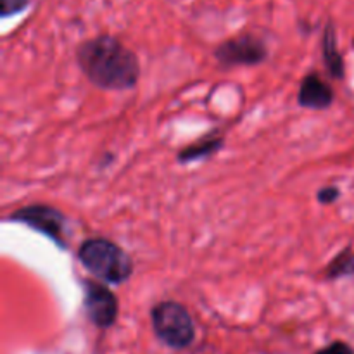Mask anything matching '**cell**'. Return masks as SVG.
I'll list each match as a JSON object with an SVG mask.
<instances>
[{
	"mask_svg": "<svg viewBox=\"0 0 354 354\" xmlns=\"http://www.w3.org/2000/svg\"><path fill=\"white\" fill-rule=\"evenodd\" d=\"M31 0H0V17L7 19L10 16L21 14L28 9Z\"/></svg>",
	"mask_w": 354,
	"mask_h": 354,
	"instance_id": "obj_11",
	"label": "cell"
},
{
	"mask_svg": "<svg viewBox=\"0 0 354 354\" xmlns=\"http://www.w3.org/2000/svg\"><path fill=\"white\" fill-rule=\"evenodd\" d=\"M317 197L322 204H332L341 197V190L337 187H324Z\"/></svg>",
	"mask_w": 354,
	"mask_h": 354,
	"instance_id": "obj_13",
	"label": "cell"
},
{
	"mask_svg": "<svg viewBox=\"0 0 354 354\" xmlns=\"http://www.w3.org/2000/svg\"><path fill=\"white\" fill-rule=\"evenodd\" d=\"M78 259L86 272L111 286L124 283L133 273L130 256L109 239L92 237L83 241L78 248Z\"/></svg>",
	"mask_w": 354,
	"mask_h": 354,
	"instance_id": "obj_2",
	"label": "cell"
},
{
	"mask_svg": "<svg viewBox=\"0 0 354 354\" xmlns=\"http://www.w3.org/2000/svg\"><path fill=\"white\" fill-rule=\"evenodd\" d=\"M327 279L337 280L342 277H351L354 275V251L351 249H346L341 254L335 256L330 261V265L327 266V272H325Z\"/></svg>",
	"mask_w": 354,
	"mask_h": 354,
	"instance_id": "obj_10",
	"label": "cell"
},
{
	"mask_svg": "<svg viewBox=\"0 0 354 354\" xmlns=\"http://www.w3.org/2000/svg\"><path fill=\"white\" fill-rule=\"evenodd\" d=\"M322 52H324V62L327 66V71L332 78L341 80L344 76V61L337 47V37H335V28L332 23H327L322 37Z\"/></svg>",
	"mask_w": 354,
	"mask_h": 354,
	"instance_id": "obj_8",
	"label": "cell"
},
{
	"mask_svg": "<svg viewBox=\"0 0 354 354\" xmlns=\"http://www.w3.org/2000/svg\"><path fill=\"white\" fill-rule=\"evenodd\" d=\"M85 301L83 308L95 327L109 328L116 324L118 313H120V303H118L116 294L106 286L93 280H85Z\"/></svg>",
	"mask_w": 354,
	"mask_h": 354,
	"instance_id": "obj_6",
	"label": "cell"
},
{
	"mask_svg": "<svg viewBox=\"0 0 354 354\" xmlns=\"http://www.w3.org/2000/svg\"><path fill=\"white\" fill-rule=\"evenodd\" d=\"M76 62L83 75L102 90H131L140 76L137 55L111 35H99L80 44Z\"/></svg>",
	"mask_w": 354,
	"mask_h": 354,
	"instance_id": "obj_1",
	"label": "cell"
},
{
	"mask_svg": "<svg viewBox=\"0 0 354 354\" xmlns=\"http://www.w3.org/2000/svg\"><path fill=\"white\" fill-rule=\"evenodd\" d=\"M152 330L161 342L171 349H185L196 339L192 317L183 304L161 301L151 310Z\"/></svg>",
	"mask_w": 354,
	"mask_h": 354,
	"instance_id": "obj_3",
	"label": "cell"
},
{
	"mask_svg": "<svg viewBox=\"0 0 354 354\" xmlns=\"http://www.w3.org/2000/svg\"><path fill=\"white\" fill-rule=\"evenodd\" d=\"M266 55H268V48L265 41L251 33L230 38L218 45L214 50V57L223 68L261 64Z\"/></svg>",
	"mask_w": 354,
	"mask_h": 354,
	"instance_id": "obj_5",
	"label": "cell"
},
{
	"mask_svg": "<svg viewBox=\"0 0 354 354\" xmlns=\"http://www.w3.org/2000/svg\"><path fill=\"white\" fill-rule=\"evenodd\" d=\"M223 147V138H213V137H206L203 140H199L197 144L189 145L183 151L178 152V161L180 162H189V161H196V159H203L207 158L211 154H216L220 149Z\"/></svg>",
	"mask_w": 354,
	"mask_h": 354,
	"instance_id": "obj_9",
	"label": "cell"
},
{
	"mask_svg": "<svg viewBox=\"0 0 354 354\" xmlns=\"http://www.w3.org/2000/svg\"><path fill=\"white\" fill-rule=\"evenodd\" d=\"M297 102L304 109L324 111L334 102V90L317 73H310L303 78L297 92Z\"/></svg>",
	"mask_w": 354,
	"mask_h": 354,
	"instance_id": "obj_7",
	"label": "cell"
},
{
	"mask_svg": "<svg viewBox=\"0 0 354 354\" xmlns=\"http://www.w3.org/2000/svg\"><path fill=\"white\" fill-rule=\"evenodd\" d=\"M9 221L23 223L40 232L61 249L68 248V239H66L68 218L57 207H52L48 204H30V206L14 211L9 216Z\"/></svg>",
	"mask_w": 354,
	"mask_h": 354,
	"instance_id": "obj_4",
	"label": "cell"
},
{
	"mask_svg": "<svg viewBox=\"0 0 354 354\" xmlns=\"http://www.w3.org/2000/svg\"><path fill=\"white\" fill-rule=\"evenodd\" d=\"M317 354H354V351L351 346L346 344V342L335 341L332 344H328L327 348L320 349Z\"/></svg>",
	"mask_w": 354,
	"mask_h": 354,
	"instance_id": "obj_12",
	"label": "cell"
}]
</instances>
